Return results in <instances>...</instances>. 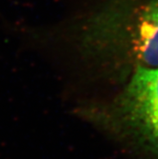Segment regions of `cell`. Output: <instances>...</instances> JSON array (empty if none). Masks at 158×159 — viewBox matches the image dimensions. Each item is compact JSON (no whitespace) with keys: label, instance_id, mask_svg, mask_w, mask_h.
Listing matches in <instances>:
<instances>
[{"label":"cell","instance_id":"7a4b0ae2","mask_svg":"<svg viewBox=\"0 0 158 159\" xmlns=\"http://www.w3.org/2000/svg\"><path fill=\"white\" fill-rule=\"evenodd\" d=\"M100 114L109 128L158 154V67L134 68L122 93Z\"/></svg>","mask_w":158,"mask_h":159},{"label":"cell","instance_id":"6da1fadb","mask_svg":"<svg viewBox=\"0 0 158 159\" xmlns=\"http://www.w3.org/2000/svg\"><path fill=\"white\" fill-rule=\"evenodd\" d=\"M77 32L82 53L101 67H158V0H106Z\"/></svg>","mask_w":158,"mask_h":159}]
</instances>
